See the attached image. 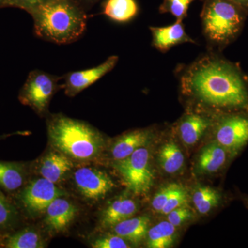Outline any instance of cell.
Returning <instances> with one entry per match:
<instances>
[{"label":"cell","mask_w":248,"mask_h":248,"mask_svg":"<svg viewBox=\"0 0 248 248\" xmlns=\"http://www.w3.org/2000/svg\"><path fill=\"white\" fill-rule=\"evenodd\" d=\"M182 94L215 110H248V79L239 67L209 51L178 71Z\"/></svg>","instance_id":"obj_1"},{"label":"cell","mask_w":248,"mask_h":248,"mask_svg":"<svg viewBox=\"0 0 248 248\" xmlns=\"http://www.w3.org/2000/svg\"><path fill=\"white\" fill-rule=\"evenodd\" d=\"M28 13L36 35L58 45L79 40L87 26V15L76 0H46Z\"/></svg>","instance_id":"obj_2"},{"label":"cell","mask_w":248,"mask_h":248,"mask_svg":"<svg viewBox=\"0 0 248 248\" xmlns=\"http://www.w3.org/2000/svg\"><path fill=\"white\" fill-rule=\"evenodd\" d=\"M47 127L52 146L70 159L90 161L97 158L104 149L102 134L82 121L58 114L48 119Z\"/></svg>","instance_id":"obj_3"},{"label":"cell","mask_w":248,"mask_h":248,"mask_svg":"<svg viewBox=\"0 0 248 248\" xmlns=\"http://www.w3.org/2000/svg\"><path fill=\"white\" fill-rule=\"evenodd\" d=\"M246 18V9L232 0H204L201 14L204 37L210 46L221 48L236 38Z\"/></svg>","instance_id":"obj_4"},{"label":"cell","mask_w":248,"mask_h":248,"mask_svg":"<svg viewBox=\"0 0 248 248\" xmlns=\"http://www.w3.org/2000/svg\"><path fill=\"white\" fill-rule=\"evenodd\" d=\"M115 168L133 193L143 195L153 187L154 173L151 166V153L146 147L137 150L125 159L116 161Z\"/></svg>","instance_id":"obj_5"},{"label":"cell","mask_w":248,"mask_h":248,"mask_svg":"<svg viewBox=\"0 0 248 248\" xmlns=\"http://www.w3.org/2000/svg\"><path fill=\"white\" fill-rule=\"evenodd\" d=\"M62 78L40 70H34L28 76L19 93V100L24 105L32 108L39 115H43L48 110L49 103L60 86Z\"/></svg>","instance_id":"obj_6"},{"label":"cell","mask_w":248,"mask_h":248,"mask_svg":"<svg viewBox=\"0 0 248 248\" xmlns=\"http://www.w3.org/2000/svg\"><path fill=\"white\" fill-rule=\"evenodd\" d=\"M215 138L227 151H239L248 141V116L229 114L220 117L216 124Z\"/></svg>","instance_id":"obj_7"},{"label":"cell","mask_w":248,"mask_h":248,"mask_svg":"<svg viewBox=\"0 0 248 248\" xmlns=\"http://www.w3.org/2000/svg\"><path fill=\"white\" fill-rule=\"evenodd\" d=\"M63 195L55 184L42 177L32 181L23 190L20 200L29 213L37 215L45 213L54 200Z\"/></svg>","instance_id":"obj_8"},{"label":"cell","mask_w":248,"mask_h":248,"mask_svg":"<svg viewBox=\"0 0 248 248\" xmlns=\"http://www.w3.org/2000/svg\"><path fill=\"white\" fill-rule=\"evenodd\" d=\"M73 179L80 194L89 200H102L115 186L107 173L94 168L83 167L77 170Z\"/></svg>","instance_id":"obj_9"},{"label":"cell","mask_w":248,"mask_h":248,"mask_svg":"<svg viewBox=\"0 0 248 248\" xmlns=\"http://www.w3.org/2000/svg\"><path fill=\"white\" fill-rule=\"evenodd\" d=\"M118 60V56L112 55L97 66L67 73L62 77V79L64 80V83L62 85L65 93L70 97H74L79 94L112 71Z\"/></svg>","instance_id":"obj_10"},{"label":"cell","mask_w":248,"mask_h":248,"mask_svg":"<svg viewBox=\"0 0 248 248\" xmlns=\"http://www.w3.org/2000/svg\"><path fill=\"white\" fill-rule=\"evenodd\" d=\"M153 46L160 52L166 53L174 46L184 43H195L186 33L183 21L176 20L172 25L164 27H150Z\"/></svg>","instance_id":"obj_11"},{"label":"cell","mask_w":248,"mask_h":248,"mask_svg":"<svg viewBox=\"0 0 248 248\" xmlns=\"http://www.w3.org/2000/svg\"><path fill=\"white\" fill-rule=\"evenodd\" d=\"M78 209L70 201L58 197L46 210L45 223L50 231L60 232L66 231L76 218Z\"/></svg>","instance_id":"obj_12"},{"label":"cell","mask_w":248,"mask_h":248,"mask_svg":"<svg viewBox=\"0 0 248 248\" xmlns=\"http://www.w3.org/2000/svg\"><path fill=\"white\" fill-rule=\"evenodd\" d=\"M213 121L202 112H189L179 124V135L186 146H194L211 127Z\"/></svg>","instance_id":"obj_13"},{"label":"cell","mask_w":248,"mask_h":248,"mask_svg":"<svg viewBox=\"0 0 248 248\" xmlns=\"http://www.w3.org/2000/svg\"><path fill=\"white\" fill-rule=\"evenodd\" d=\"M73 168L72 159L55 150L46 155L41 160L39 172L42 177L56 184L63 180Z\"/></svg>","instance_id":"obj_14"},{"label":"cell","mask_w":248,"mask_h":248,"mask_svg":"<svg viewBox=\"0 0 248 248\" xmlns=\"http://www.w3.org/2000/svg\"><path fill=\"white\" fill-rule=\"evenodd\" d=\"M151 137L147 130H134L122 135L111 148L112 159L117 161L128 157L137 150L146 146Z\"/></svg>","instance_id":"obj_15"},{"label":"cell","mask_w":248,"mask_h":248,"mask_svg":"<svg viewBox=\"0 0 248 248\" xmlns=\"http://www.w3.org/2000/svg\"><path fill=\"white\" fill-rule=\"evenodd\" d=\"M228 151L217 142L204 147L199 155L197 170L200 173L218 172L226 164Z\"/></svg>","instance_id":"obj_16"},{"label":"cell","mask_w":248,"mask_h":248,"mask_svg":"<svg viewBox=\"0 0 248 248\" xmlns=\"http://www.w3.org/2000/svg\"><path fill=\"white\" fill-rule=\"evenodd\" d=\"M135 201L128 198H119L114 201L103 212L101 223L103 227H113L117 223L131 218L138 211Z\"/></svg>","instance_id":"obj_17"},{"label":"cell","mask_w":248,"mask_h":248,"mask_svg":"<svg viewBox=\"0 0 248 248\" xmlns=\"http://www.w3.org/2000/svg\"><path fill=\"white\" fill-rule=\"evenodd\" d=\"M150 218L147 216L129 218L113 226L115 233L133 244H138L146 237Z\"/></svg>","instance_id":"obj_18"},{"label":"cell","mask_w":248,"mask_h":248,"mask_svg":"<svg viewBox=\"0 0 248 248\" xmlns=\"http://www.w3.org/2000/svg\"><path fill=\"white\" fill-rule=\"evenodd\" d=\"M139 6L135 0H107L103 14L118 23L130 22L138 16Z\"/></svg>","instance_id":"obj_19"},{"label":"cell","mask_w":248,"mask_h":248,"mask_svg":"<svg viewBox=\"0 0 248 248\" xmlns=\"http://www.w3.org/2000/svg\"><path fill=\"white\" fill-rule=\"evenodd\" d=\"M148 247L167 248L174 244L176 238V227L169 221L160 222L152 227L147 233Z\"/></svg>","instance_id":"obj_20"},{"label":"cell","mask_w":248,"mask_h":248,"mask_svg":"<svg viewBox=\"0 0 248 248\" xmlns=\"http://www.w3.org/2000/svg\"><path fill=\"white\" fill-rule=\"evenodd\" d=\"M158 159L160 166L165 172L174 174L182 169L184 156L179 147L174 142L165 143L159 150Z\"/></svg>","instance_id":"obj_21"},{"label":"cell","mask_w":248,"mask_h":248,"mask_svg":"<svg viewBox=\"0 0 248 248\" xmlns=\"http://www.w3.org/2000/svg\"><path fill=\"white\" fill-rule=\"evenodd\" d=\"M25 179V172L22 165L15 162L0 161V187L14 191L22 187Z\"/></svg>","instance_id":"obj_22"},{"label":"cell","mask_w":248,"mask_h":248,"mask_svg":"<svg viewBox=\"0 0 248 248\" xmlns=\"http://www.w3.org/2000/svg\"><path fill=\"white\" fill-rule=\"evenodd\" d=\"M221 195L215 189L209 186H198L194 191L192 202L197 211L205 215L219 204Z\"/></svg>","instance_id":"obj_23"},{"label":"cell","mask_w":248,"mask_h":248,"mask_svg":"<svg viewBox=\"0 0 248 248\" xmlns=\"http://www.w3.org/2000/svg\"><path fill=\"white\" fill-rule=\"evenodd\" d=\"M9 248H42L45 244L40 234L35 230L26 228L10 236L6 241Z\"/></svg>","instance_id":"obj_24"},{"label":"cell","mask_w":248,"mask_h":248,"mask_svg":"<svg viewBox=\"0 0 248 248\" xmlns=\"http://www.w3.org/2000/svg\"><path fill=\"white\" fill-rule=\"evenodd\" d=\"M195 0H164L159 7L161 14H170L176 20L184 21L191 3Z\"/></svg>","instance_id":"obj_25"},{"label":"cell","mask_w":248,"mask_h":248,"mask_svg":"<svg viewBox=\"0 0 248 248\" xmlns=\"http://www.w3.org/2000/svg\"><path fill=\"white\" fill-rule=\"evenodd\" d=\"M187 197L188 195L184 186L178 184L175 190L170 197L169 200H168L167 203L164 205V208L161 210L160 214L167 215L174 209L186 205L188 202Z\"/></svg>","instance_id":"obj_26"},{"label":"cell","mask_w":248,"mask_h":248,"mask_svg":"<svg viewBox=\"0 0 248 248\" xmlns=\"http://www.w3.org/2000/svg\"><path fill=\"white\" fill-rule=\"evenodd\" d=\"M16 209L0 191V228L11 226L16 218Z\"/></svg>","instance_id":"obj_27"},{"label":"cell","mask_w":248,"mask_h":248,"mask_svg":"<svg viewBox=\"0 0 248 248\" xmlns=\"http://www.w3.org/2000/svg\"><path fill=\"white\" fill-rule=\"evenodd\" d=\"M177 186L178 184L174 183L165 186L155 195L152 200V208L154 211L158 213H161V210L164 208V205L167 203L170 197L172 195Z\"/></svg>","instance_id":"obj_28"},{"label":"cell","mask_w":248,"mask_h":248,"mask_svg":"<svg viewBox=\"0 0 248 248\" xmlns=\"http://www.w3.org/2000/svg\"><path fill=\"white\" fill-rule=\"evenodd\" d=\"M94 248H128L125 239L118 235H108L98 238L92 244Z\"/></svg>","instance_id":"obj_29"},{"label":"cell","mask_w":248,"mask_h":248,"mask_svg":"<svg viewBox=\"0 0 248 248\" xmlns=\"http://www.w3.org/2000/svg\"><path fill=\"white\" fill-rule=\"evenodd\" d=\"M167 215L168 221L172 223L173 226L178 227L192 218V215L190 209L184 205L174 209Z\"/></svg>","instance_id":"obj_30"},{"label":"cell","mask_w":248,"mask_h":248,"mask_svg":"<svg viewBox=\"0 0 248 248\" xmlns=\"http://www.w3.org/2000/svg\"><path fill=\"white\" fill-rule=\"evenodd\" d=\"M45 1L46 0H14V7L19 8L29 12L32 8Z\"/></svg>","instance_id":"obj_31"},{"label":"cell","mask_w":248,"mask_h":248,"mask_svg":"<svg viewBox=\"0 0 248 248\" xmlns=\"http://www.w3.org/2000/svg\"><path fill=\"white\" fill-rule=\"evenodd\" d=\"M14 6V0H0V8Z\"/></svg>","instance_id":"obj_32"},{"label":"cell","mask_w":248,"mask_h":248,"mask_svg":"<svg viewBox=\"0 0 248 248\" xmlns=\"http://www.w3.org/2000/svg\"><path fill=\"white\" fill-rule=\"evenodd\" d=\"M245 9H248V0H232Z\"/></svg>","instance_id":"obj_33"},{"label":"cell","mask_w":248,"mask_h":248,"mask_svg":"<svg viewBox=\"0 0 248 248\" xmlns=\"http://www.w3.org/2000/svg\"><path fill=\"white\" fill-rule=\"evenodd\" d=\"M86 1H94V0H86Z\"/></svg>","instance_id":"obj_34"}]
</instances>
